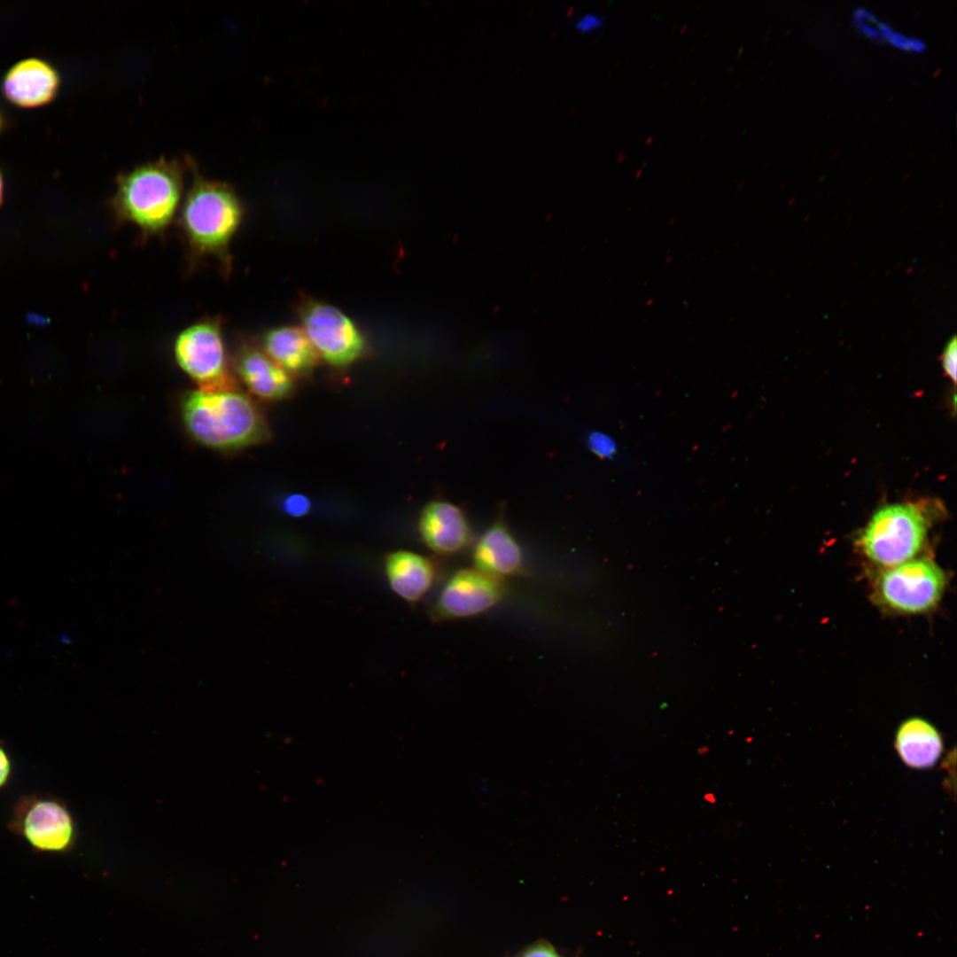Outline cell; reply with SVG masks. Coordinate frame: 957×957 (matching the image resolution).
Instances as JSON below:
<instances>
[{
  "mask_svg": "<svg viewBox=\"0 0 957 957\" xmlns=\"http://www.w3.org/2000/svg\"><path fill=\"white\" fill-rule=\"evenodd\" d=\"M945 585V573L936 563L911 559L883 572L876 592L880 601L892 610L921 613L936 606Z\"/></svg>",
  "mask_w": 957,
  "mask_h": 957,
  "instance_id": "52a82bcc",
  "label": "cell"
},
{
  "mask_svg": "<svg viewBox=\"0 0 957 957\" xmlns=\"http://www.w3.org/2000/svg\"><path fill=\"white\" fill-rule=\"evenodd\" d=\"M472 561L475 569L502 580L517 576L524 569L523 551L501 523L492 525L477 541Z\"/></svg>",
  "mask_w": 957,
  "mask_h": 957,
  "instance_id": "4fadbf2b",
  "label": "cell"
},
{
  "mask_svg": "<svg viewBox=\"0 0 957 957\" xmlns=\"http://www.w3.org/2000/svg\"><path fill=\"white\" fill-rule=\"evenodd\" d=\"M7 826L40 852H65L75 839V824L68 807L51 794L21 796L14 804Z\"/></svg>",
  "mask_w": 957,
  "mask_h": 957,
  "instance_id": "5b68a950",
  "label": "cell"
},
{
  "mask_svg": "<svg viewBox=\"0 0 957 957\" xmlns=\"http://www.w3.org/2000/svg\"><path fill=\"white\" fill-rule=\"evenodd\" d=\"M603 17L596 13H585L575 22V27L581 32H588L602 26Z\"/></svg>",
  "mask_w": 957,
  "mask_h": 957,
  "instance_id": "7402d4cb",
  "label": "cell"
},
{
  "mask_svg": "<svg viewBox=\"0 0 957 957\" xmlns=\"http://www.w3.org/2000/svg\"><path fill=\"white\" fill-rule=\"evenodd\" d=\"M515 957H564L550 943L545 940L533 942L520 952Z\"/></svg>",
  "mask_w": 957,
  "mask_h": 957,
  "instance_id": "ffe728a7",
  "label": "cell"
},
{
  "mask_svg": "<svg viewBox=\"0 0 957 957\" xmlns=\"http://www.w3.org/2000/svg\"><path fill=\"white\" fill-rule=\"evenodd\" d=\"M61 77L56 66L43 58L28 57L14 63L0 82L3 97L20 108H36L58 96Z\"/></svg>",
  "mask_w": 957,
  "mask_h": 957,
  "instance_id": "30bf717a",
  "label": "cell"
},
{
  "mask_svg": "<svg viewBox=\"0 0 957 957\" xmlns=\"http://www.w3.org/2000/svg\"><path fill=\"white\" fill-rule=\"evenodd\" d=\"M174 353L180 368L198 389L236 387L229 370L219 318H206L184 329L176 338Z\"/></svg>",
  "mask_w": 957,
  "mask_h": 957,
  "instance_id": "8992f818",
  "label": "cell"
},
{
  "mask_svg": "<svg viewBox=\"0 0 957 957\" xmlns=\"http://www.w3.org/2000/svg\"><path fill=\"white\" fill-rule=\"evenodd\" d=\"M927 524L922 512L909 504L877 510L860 537V546L874 563L888 568L911 560L921 549Z\"/></svg>",
  "mask_w": 957,
  "mask_h": 957,
  "instance_id": "277c9868",
  "label": "cell"
},
{
  "mask_svg": "<svg viewBox=\"0 0 957 957\" xmlns=\"http://www.w3.org/2000/svg\"><path fill=\"white\" fill-rule=\"evenodd\" d=\"M183 191L176 162L160 160L118 178L112 207L120 222H128L145 236L162 233L172 222Z\"/></svg>",
  "mask_w": 957,
  "mask_h": 957,
  "instance_id": "7a4b0ae2",
  "label": "cell"
},
{
  "mask_svg": "<svg viewBox=\"0 0 957 957\" xmlns=\"http://www.w3.org/2000/svg\"><path fill=\"white\" fill-rule=\"evenodd\" d=\"M4 174L0 168V207L3 206L4 200Z\"/></svg>",
  "mask_w": 957,
  "mask_h": 957,
  "instance_id": "cb8c5ba5",
  "label": "cell"
},
{
  "mask_svg": "<svg viewBox=\"0 0 957 957\" xmlns=\"http://www.w3.org/2000/svg\"><path fill=\"white\" fill-rule=\"evenodd\" d=\"M12 771L11 758L6 750L0 745V790L9 782Z\"/></svg>",
  "mask_w": 957,
  "mask_h": 957,
  "instance_id": "603a6c76",
  "label": "cell"
},
{
  "mask_svg": "<svg viewBox=\"0 0 957 957\" xmlns=\"http://www.w3.org/2000/svg\"><path fill=\"white\" fill-rule=\"evenodd\" d=\"M311 509L310 500L301 494H292L283 501L284 511L291 517H300L308 513Z\"/></svg>",
  "mask_w": 957,
  "mask_h": 957,
  "instance_id": "d6986e66",
  "label": "cell"
},
{
  "mask_svg": "<svg viewBox=\"0 0 957 957\" xmlns=\"http://www.w3.org/2000/svg\"><path fill=\"white\" fill-rule=\"evenodd\" d=\"M235 366L249 391L262 400L278 401L288 397L293 390L289 373L258 348L243 346Z\"/></svg>",
  "mask_w": 957,
  "mask_h": 957,
  "instance_id": "7c38bea8",
  "label": "cell"
},
{
  "mask_svg": "<svg viewBox=\"0 0 957 957\" xmlns=\"http://www.w3.org/2000/svg\"><path fill=\"white\" fill-rule=\"evenodd\" d=\"M265 354L288 373L306 374L314 369L318 353L303 329L282 326L263 337Z\"/></svg>",
  "mask_w": 957,
  "mask_h": 957,
  "instance_id": "9a60e30c",
  "label": "cell"
},
{
  "mask_svg": "<svg viewBox=\"0 0 957 957\" xmlns=\"http://www.w3.org/2000/svg\"><path fill=\"white\" fill-rule=\"evenodd\" d=\"M957 340L953 336L945 346L942 354V366L947 376L953 381H956V362H957Z\"/></svg>",
  "mask_w": 957,
  "mask_h": 957,
  "instance_id": "44dd1931",
  "label": "cell"
},
{
  "mask_svg": "<svg viewBox=\"0 0 957 957\" xmlns=\"http://www.w3.org/2000/svg\"><path fill=\"white\" fill-rule=\"evenodd\" d=\"M184 425L200 444L233 450L262 443L268 424L251 398L236 387L188 393L182 402Z\"/></svg>",
  "mask_w": 957,
  "mask_h": 957,
  "instance_id": "6da1fadb",
  "label": "cell"
},
{
  "mask_svg": "<svg viewBox=\"0 0 957 957\" xmlns=\"http://www.w3.org/2000/svg\"><path fill=\"white\" fill-rule=\"evenodd\" d=\"M506 591L504 580L475 568L460 569L443 586L430 617L442 622L479 615L498 604Z\"/></svg>",
  "mask_w": 957,
  "mask_h": 957,
  "instance_id": "9c48e42d",
  "label": "cell"
},
{
  "mask_svg": "<svg viewBox=\"0 0 957 957\" xmlns=\"http://www.w3.org/2000/svg\"><path fill=\"white\" fill-rule=\"evenodd\" d=\"M894 744L901 760L917 769L934 766L943 751L939 732L920 718L908 719L899 726Z\"/></svg>",
  "mask_w": 957,
  "mask_h": 957,
  "instance_id": "2e32d148",
  "label": "cell"
},
{
  "mask_svg": "<svg viewBox=\"0 0 957 957\" xmlns=\"http://www.w3.org/2000/svg\"><path fill=\"white\" fill-rule=\"evenodd\" d=\"M587 441L589 449L602 459H614L619 455L617 442L605 432H592Z\"/></svg>",
  "mask_w": 957,
  "mask_h": 957,
  "instance_id": "e0dca14e",
  "label": "cell"
},
{
  "mask_svg": "<svg viewBox=\"0 0 957 957\" xmlns=\"http://www.w3.org/2000/svg\"><path fill=\"white\" fill-rule=\"evenodd\" d=\"M418 529L424 543L441 556L459 553L471 539L464 513L456 505L445 501H433L424 508Z\"/></svg>",
  "mask_w": 957,
  "mask_h": 957,
  "instance_id": "8fae6325",
  "label": "cell"
},
{
  "mask_svg": "<svg viewBox=\"0 0 957 957\" xmlns=\"http://www.w3.org/2000/svg\"><path fill=\"white\" fill-rule=\"evenodd\" d=\"M303 331L315 349L328 363L349 365L363 354L364 338L354 322L326 303L309 301L301 311Z\"/></svg>",
  "mask_w": 957,
  "mask_h": 957,
  "instance_id": "ba28073f",
  "label": "cell"
},
{
  "mask_svg": "<svg viewBox=\"0 0 957 957\" xmlns=\"http://www.w3.org/2000/svg\"><path fill=\"white\" fill-rule=\"evenodd\" d=\"M384 566L392 590L410 603L419 602L427 594L436 577L433 562L412 551L388 554Z\"/></svg>",
  "mask_w": 957,
  "mask_h": 957,
  "instance_id": "5bb4252c",
  "label": "cell"
},
{
  "mask_svg": "<svg viewBox=\"0 0 957 957\" xmlns=\"http://www.w3.org/2000/svg\"><path fill=\"white\" fill-rule=\"evenodd\" d=\"M6 127L7 119L2 108L0 107V135L5 130Z\"/></svg>",
  "mask_w": 957,
  "mask_h": 957,
  "instance_id": "d4e9b609",
  "label": "cell"
},
{
  "mask_svg": "<svg viewBox=\"0 0 957 957\" xmlns=\"http://www.w3.org/2000/svg\"><path fill=\"white\" fill-rule=\"evenodd\" d=\"M884 42L900 50L922 52L927 48L925 42L918 37L905 35L892 28Z\"/></svg>",
  "mask_w": 957,
  "mask_h": 957,
  "instance_id": "ac0fdd59",
  "label": "cell"
},
{
  "mask_svg": "<svg viewBox=\"0 0 957 957\" xmlns=\"http://www.w3.org/2000/svg\"><path fill=\"white\" fill-rule=\"evenodd\" d=\"M242 216L241 203L229 185L197 177L180 217L191 254L195 259L214 257L227 266L230 243Z\"/></svg>",
  "mask_w": 957,
  "mask_h": 957,
  "instance_id": "3957f363",
  "label": "cell"
}]
</instances>
